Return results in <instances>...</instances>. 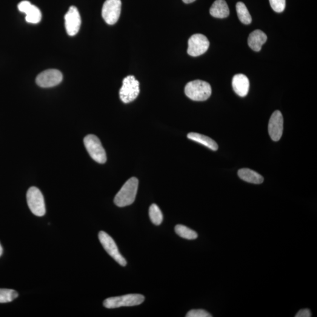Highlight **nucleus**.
<instances>
[{"label":"nucleus","mask_w":317,"mask_h":317,"mask_svg":"<svg viewBox=\"0 0 317 317\" xmlns=\"http://www.w3.org/2000/svg\"><path fill=\"white\" fill-rule=\"evenodd\" d=\"M65 28L68 35L75 36L81 25V16L75 6H71L65 16Z\"/></svg>","instance_id":"9b49d317"},{"label":"nucleus","mask_w":317,"mask_h":317,"mask_svg":"<svg viewBox=\"0 0 317 317\" xmlns=\"http://www.w3.org/2000/svg\"><path fill=\"white\" fill-rule=\"evenodd\" d=\"M195 1H196V0H183V1H184L186 4L192 3V2Z\"/></svg>","instance_id":"a878e982"},{"label":"nucleus","mask_w":317,"mask_h":317,"mask_svg":"<svg viewBox=\"0 0 317 317\" xmlns=\"http://www.w3.org/2000/svg\"><path fill=\"white\" fill-rule=\"evenodd\" d=\"M185 93L188 98L195 101H204L211 95V87L208 83L195 80L187 83Z\"/></svg>","instance_id":"f03ea898"},{"label":"nucleus","mask_w":317,"mask_h":317,"mask_svg":"<svg viewBox=\"0 0 317 317\" xmlns=\"http://www.w3.org/2000/svg\"><path fill=\"white\" fill-rule=\"evenodd\" d=\"M149 218L151 222L156 225L161 224L163 219H164V216L162 213V211L160 209L158 205L156 204H152L150 205L149 210Z\"/></svg>","instance_id":"412c9836"},{"label":"nucleus","mask_w":317,"mask_h":317,"mask_svg":"<svg viewBox=\"0 0 317 317\" xmlns=\"http://www.w3.org/2000/svg\"><path fill=\"white\" fill-rule=\"evenodd\" d=\"M121 0H106L102 9V16L108 24L116 23L121 12Z\"/></svg>","instance_id":"6e6552de"},{"label":"nucleus","mask_w":317,"mask_h":317,"mask_svg":"<svg viewBox=\"0 0 317 317\" xmlns=\"http://www.w3.org/2000/svg\"><path fill=\"white\" fill-rule=\"evenodd\" d=\"M272 9L277 13H281L285 8V0H269Z\"/></svg>","instance_id":"5701e85b"},{"label":"nucleus","mask_w":317,"mask_h":317,"mask_svg":"<svg viewBox=\"0 0 317 317\" xmlns=\"http://www.w3.org/2000/svg\"><path fill=\"white\" fill-rule=\"evenodd\" d=\"M187 138L192 141L199 143L210 149L216 151L218 149V145L212 139L207 136L198 133L191 132L188 134Z\"/></svg>","instance_id":"a211bd4d"},{"label":"nucleus","mask_w":317,"mask_h":317,"mask_svg":"<svg viewBox=\"0 0 317 317\" xmlns=\"http://www.w3.org/2000/svg\"><path fill=\"white\" fill-rule=\"evenodd\" d=\"M238 175L242 181L250 184H261L264 182L263 177L250 168H241L239 170Z\"/></svg>","instance_id":"f3484780"},{"label":"nucleus","mask_w":317,"mask_h":317,"mask_svg":"<svg viewBox=\"0 0 317 317\" xmlns=\"http://www.w3.org/2000/svg\"><path fill=\"white\" fill-rule=\"evenodd\" d=\"M236 11L240 21L245 25L250 24L252 19L245 5L242 2H239L236 4Z\"/></svg>","instance_id":"6ab92c4d"},{"label":"nucleus","mask_w":317,"mask_h":317,"mask_svg":"<svg viewBox=\"0 0 317 317\" xmlns=\"http://www.w3.org/2000/svg\"><path fill=\"white\" fill-rule=\"evenodd\" d=\"M62 79V74L59 70H48L37 76L36 83L40 87L51 88L59 84Z\"/></svg>","instance_id":"9d476101"},{"label":"nucleus","mask_w":317,"mask_h":317,"mask_svg":"<svg viewBox=\"0 0 317 317\" xmlns=\"http://www.w3.org/2000/svg\"><path fill=\"white\" fill-rule=\"evenodd\" d=\"M266 34L262 31L256 30L251 33L248 38V44L251 50L258 52L261 49L262 45L267 41Z\"/></svg>","instance_id":"2eb2a0df"},{"label":"nucleus","mask_w":317,"mask_h":317,"mask_svg":"<svg viewBox=\"0 0 317 317\" xmlns=\"http://www.w3.org/2000/svg\"><path fill=\"white\" fill-rule=\"evenodd\" d=\"M84 143L88 152L94 161L99 164H105L107 162L105 150L98 137L94 135H87L84 139Z\"/></svg>","instance_id":"39448f33"},{"label":"nucleus","mask_w":317,"mask_h":317,"mask_svg":"<svg viewBox=\"0 0 317 317\" xmlns=\"http://www.w3.org/2000/svg\"><path fill=\"white\" fill-rule=\"evenodd\" d=\"M139 93V82L135 77L133 75L125 77L119 91L121 101L125 104L132 102L138 97Z\"/></svg>","instance_id":"423d86ee"},{"label":"nucleus","mask_w":317,"mask_h":317,"mask_svg":"<svg viewBox=\"0 0 317 317\" xmlns=\"http://www.w3.org/2000/svg\"><path fill=\"white\" fill-rule=\"evenodd\" d=\"M2 253H3V249H2L1 245L0 244V257L2 256Z\"/></svg>","instance_id":"bb28decb"},{"label":"nucleus","mask_w":317,"mask_h":317,"mask_svg":"<svg viewBox=\"0 0 317 317\" xmlns=\"http://www.w3.org/2000/svg\"><path fill=\"white\" fill-rule=\"evenodd\" d=\"M232 86L234 91L239 96L244 97L247 95L249 91V79L244 74H237L233 77Z\"/></svg>","instance_id":"4468645a"},{"label":"nucleus","mask_w":317,"mask_h":317,"mask_svg":"<svg viewBox=\"0 0 317 317\" xmlns=\"http://www.w3.org/2000/svg\"><path fill=\"white\" fill-rule=\"evenodd\" d=\"M209 45L206 37L201 34H194L188 39L187 53L192 56H201L206 52Z\"/></svg>","instance_id":"1a4fd4ad"},{"label":"nucleus","mask_w":317,"mask_h":317,"mask_svg":"<svg viewBox=\"0 0 317 317\" xmlns=\"http://www.w3.org/2000/svg\"><path fill=\"white\" fill-rule=\"evenodd\" d=\"M20 12L25 14V20L31 24H38L41 21L42 14L39 8L28 1H22L18 5Z\"/></svg>","instance_id":"ddd939ff"},{"label":"nucleus","mask_w":317,"mask_h":317,"mask_svg":"<svg viewBox=\"0 0 317 317\" xmlns=\"http://www.w3.org/2000/svg\"><path fill=\"white\" fill-rule=\"evenodd\" d=\"M186 317H211L212 316L204 310H192L187 313Z\"/></svg>","instance_id":"b1692460"},{"label":"nucleus","mask_w":317,"mask_h":317,"mask_svg":"<svg viewBox=\"0 0 317 317\" xmlns=\"http://www.w3.org/2000/svg\"><path fill=\"white\" fill-rule=\"evenodd\" d=\"M175 232L179 236L187 240H195L198 238V235L196 231L185 226L184 225L178 224L175 228Z\"/></svg>","instance_id":"aec40b11"},{"label":"nucleus","mask_w":317,"mask_h":317,"mask_svg":"<svg viewBox=\"0 0 317 317\" xmlns=\"http://www.w3.org/2000/svg\"><path fill=\"white\" fill-rule=\"evenodd\" d=\"M311 313L309 309H302L299 310L296 314V317H311Z\"/></svg>","instance_id":"393cba45"},{"label":"nucleus","mask_w":317,"mask_h":317,"mask_svg":"<svg viewBox=\"0 0 317 317\" xmlns=\"http://www.w3.org/2000/svg\"><path fill=\"white\" fill-rule=\"evenodd\" d=\"M98 238L103 247L110 256L123 267L127 264V261L120 253L118 246L114 240L104 231L99 233Z\"/></svg>","instance_id":"0eeeda50"},{"label":"nucleus","mask_w":317,"mask_h":317,"mask_svg":"<svg viewBox=\"0 0 317 317\" xmlns=\"http://www.w3.org/2000/svg\"><path fill=\"white\" fill-rule=\"evenodd\" d=\"M210 14L215 18L224 19L229 16L230 10L224 0H216L210 9Z\"/></svg>","instance_id":"dca6fc26"},{"label":"nucleus","mask_w":317,"mask_h":317,"mask_svg":"<svg viewBox=\"0 0 317 317\" xmlns=\"http://www.w3.org/2000/svg\"><path fill=\"white\" fill-rule=\"evenodd\" d=\"M28 207L34 215L42 217L45 215L46 208L43 195L38 188L31 187L27 193Z\"/></svg>","instance_id":"20e7f679"},{"label":"nucleus","mask_w":317,"mask_h":317,"mask_svg":"<svg viewBox=\"0 0 317 317\" xmlns=\"http://www.w3.org/2000/svg\"><path fill=\"white\" fill-rule=\"evenodd\" d=\"M19 297L16 291L0 288V303H7L14 300Z\"/></svg>","instance_id":"4be33fe9"},{"label":"nucleus","mask_w":317,"mask_h":317,"mask_svg":"<svg viewBox=\"0 0 317 317\" xmlns=\"http://www.w3.org/2000/svg\"><path fill=\"white\" fill-rule=\"evenodd\" d=\"M145 301V297L141 294H131L114 297L106 299L103 302L105 308L112 309L122 307H132L141 304Z\"/></svg>","instance_id":"7ed1b4c3"},{"label":"nucleus","mask_w":317,"mask_h":317,"mask_svg":"<svg viewBox=\"0 0 317 317\" xmlns=\"http://www.w3.org/2000/svg\"><path fill=\"white\" fill-rule=\"evenodd\" d=\"M284 119L280 111H276L270 119L268 123V133L271 139L274 141H279L281 139L283 132Z\"/></svg>","instance_id":"f8f14e48"},{"label":"nucleus","mask_w":317,"mask_h":317,"mask_svg":"<svg viewBox=\"0 0 317 317\" xmlns=\"http://www.w3.org/2000/svg\"><path fill=\"white\" fill-rule=\"evenodd\" d=\"M138 180L135 177L125 182L114 199V203L117 206L126 207L133 204L138 192Z\"/></svg>","instance_id":"f257e3e1"}]
</instances>
